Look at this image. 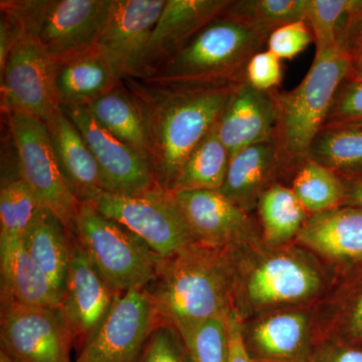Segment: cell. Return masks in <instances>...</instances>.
Wrapping results in <instances>:
<instances>
[{
	"mask_svg": "<svg viewBox=\"0 0 362 362\" xmlns=\"http://www.w3.org/2000/svg\"><path fill=\"white\" fill-rule=\"evenodd\" d=\"M230 0H166L144 59L146 78L206 26L221 16Z\"/></svg>",
	"mask_w": 362,
	"mask_h": 362,
	"instance_id": "cell-17",
	"label": "cell"
},
{
	"mask_svg": "<svg viewBox=\"0 0 362 362\" xmlns=\"http://www.w3.org/2000/svg\"><path fill=\"white\" fill-rule=\"evenodd\" d=\"M137 362H192L180 332L166 323H159L145 343Z\"/></svg>",
	"mask_w": 362,
	"mask_h": 362,
	"instance_id": "cell-35",
	"label": "cell"
},
{
	"mask_svg": "<svg viewBox=\"0 0 362 362\" xmlns=\"http://www.w3.org/2000/svg\"><path fill=\"white\" fill-rule=\"evenodd\" d=\"M57 64L39 45L20 32L0 68L2 108L8 113L47 122L62 110L56 87Z\"/></svg>",
	"mask_w": 362,
	"mask_h": 362,
	"instance_id": "cell-9",
	"label": "cell"
},
{
	"mask_svg": "<svg viewBox=\"0 0 362 362\" xmlns=\"http://www.w3.org/2000/svg\"><path fill=\"white\" fill-rule=\"evenodd\" d=\"M86 106L105 130L150 160L148 140L141 114L122 82Z\"/></svg>",
	"mask_w": 362,
	"mask_h": 362,
	"instance_id": "cell-26",
	"label": "cell"
},
{
	"mask_svg": "<svg viewBox=\"0 0 362 362\" xmlns=\"http://www.w3.org/2000/svg\"><path fill=\"white\" fill-rule=\"evenodd\" d=\"M166 0H113L98 51L119 81L144 75L150 37Z\"/></svg>",
	"mask_w": 362,
	"mask_h": 362,
	"instance_id": "cell-12",
	"label": "cell"
},
{
	"mask_svg": "<svg viewBox=\"0 0 362 362\" xmlns=\"http://www.w3.org/2000/svg\"><path fill=\"white\" fill-rule=\"evenodd\" d=\"M233 268L228 249L190 245L158 257L153 280L143 291L159 323L185 329L232 309Z\"/></svg>",
	"mask_w": 362,
	"mask_h": 362,
	"instance_id": "cell-2",
	"label": "cell"
},
{
	"mask_svg": "<svg viewBox=\"0 0 362 362\" xmlns=\"http://www.w3.org/2000/svg\"><path fill=\"white\" fill-rule=\"evenodd\" d=\"M308 158L337 175L362 173V128H322L312 142Z\"/></svg>",
	"mask_w": 362,
	"mask_h": 362,
	"instance_id": "cell-31",
	"label": "cell"
},
{
	"mask_svg": "<svg viewBox=\"0 0 362 362\" xmlns=\"http://www.w3.org/2000/svg\"><path fill=\"white\" fill-rule=\"evenodd\" d=\"M0 362H16L11 358L6 352H4V350L0 349Z\"/></svg>",
	"mask_w": 362,
	"mask_h": 362,
	"instance_id": "cell-45",
	"label": "cell"
},
{
	"mask_svg": "<svg viewBox=\"0 0 362 362\" xmlns=\"http://www.w3.org/2000/svg\"><path fill=\"white\" fill-rule=\"evenodd\" d=\"M4 164L0 188V235L23 238L40 206L21 178L14 146L13 158Z\"/></svg>",
	"mask_w": 362,
	"mask_h": 362,
	"instance_id": "cell-30",
	"label": "cell"
},
{
	"mask_svg": "<svg viewBox=\"0 0 362 362\" xmlns=\"http://www.w3.org/2000/svg\"><path fill=\"white\" fill-rule=\"evenodd\" d=\"M307 0H230L223 16L250 26L265 37L293 21H305Z\"/></svg>",
	"mask_w": 362,
	"mask_h": 362,
	"instance_id": "cell-33",
	"label": "cell"
},
{
	"mask_svg": "<svg viewBox=\"0 0 362 362\" xmlns=\"http://www.w3.org/2000/svg\"><path fill=\"white\" fill-rule=\"evenodd\" d=\"M267 42L265 35L221 14L142 81L175 89L235 87L247 81L250 59Z\"/></svg>",
	"mask_w": 362,
	"mask_h": 362,
	"instance_id": "cell-3",
	"label": "cell"
},
{
	"mask_svg": "<svg viewBox=\"0 0 362 362\" xmlns=\"http://www.w3.org/2000/svg\"><path fill=\"white\" fill-rule=\"evenodd\" d=\"M297 239L327 258L362 259V209L339 206L311 214Z\"/></svg>",
	"mask_w": 362,
	"mask_h": 362,
	"instance_id": "cell-22",
	"label": "cell"
},
{
	"mask_svg": "<svg viewBox=\"0 0 362 362\" xmlns=\"http://www.w3.org/2000/svg\"><path fill=\"white\" fill-rule=\"evenodd\" d=\"M310 362H362V349L326 342L312 350Z\"/></svg>",
	"mask_w": 362,
	"mask_h": 362,
	"instance_id": "cell-39",
	"label": "cell"
},
{
	"mask_svg": "<svg viewBox=\"0 0 362 362\" xmlns=\"http://www.w3.org/2000/svg\"><path fill=\"white\" fill-rule=\"evenodd\" d=\"M258 211L264 238L270 245H280L297 237L309 218L292 188L273 183L259 197Z\"/></svg>",
	"mask_w": 362,
	"mask_h": 362,
	"instance_id": "cell-28",
	"label": "cell"
},
{
	"mask_svg": "<svg viewBox=\"0 0 362 362\" xmlns=\"http://www.w3.org/2000/svg\"><path fill=\"white\" fill-rule=\"evenodd\" d=\"M75 235L93 263L117 292L143 290L153 280L158 257L127 228L82 204Z\"/></svg>",
	"mask_w": 362,
	"mask_h": 362,
	"instance_id": "cell-6",
	"label": "cell"
},
{
	"mask_svg": "<svg viewBox=\"0 0 362 362\" xmlns=\"http://www.w3.org/2000/svg\"><path fill=\"white\" fill-rule=\"evenodd\" d=\"M361 6L358 0H307L305 21L313 35L316 54L347 51L352 18Z\"/></svg>",
	"mask_w": 362,
	"mask_h": 362,
	"instance_id": "cell-29",
	"label": "cell"
},
{
	"mask_svg": "<svg viewBox=\"0 0 362 362\" xmlns=\"http://www.w3.org/2000/svg\"><path fill=\"white\" fill-rule=\"evenodd\" d=\"M71 233L58 216L40 206L23 237L26 251L51 279L62 297L70 259Z\"/></svg>",
	"mask_w": 362,
	"mask_h": 362,
	"instance_id": "cell-24",
	"label": "cell"
},
{
	"mask_svg": "<svg viewBox=\"0 0 362 362\" xmlns=\"http://www.w3.org/2000/svg\"><path fill=\"white\" fill-rule=\"evenodd\" d=\"M62 109L96 159L105 192L136 194L158 185L149 159L105 130L86 105H62Z\"/></svg>",
	"mask_w": 362,
	"mask_h": 362,
	"instance_id": "cell-13",
	"label": "cell"
},
{
	"mask_svg": "<svg viewBox=\"0 0 362 362\" xmlns=\"http://www.w3.org/2000/svg\"><path fill=\"white\" fill-rule=\"evenodd\" d=\"M1 350L16 362H71L75 340L56 308L1 301Z\"/></svg>",
	"mask_w": 362,
	"mask_h": 362,
	"instance_id": "cell-10",
	"label": "cell"
},
{
	"mask_svg": "<svg viewBox=\"0 0 362 362\" xmlns=\"http://www.w3.org/2000/svg\"><path fill=\"white\" fill-rule=\"evenodd\" d=\"M279 170L280 160L274 137L230 157L225 182L218 192L247 213L258 206L259 197Z\"/></svg>",
	"mask_w": 362,
	"mask_h": 362,
	"instance_id": "cell-21",
	"label": "cell"
},
{
	"mask_svg": "<svg viewBox=\"0 0 362 362\" xmlns=\"http://www.w3.org/2000/svg\"><path fill=\"white\" fill-rule=\"evenodd\" d=\"M320 286V276L303 259L277 255L252 269L245 284V295L254 306H273L307 299Z\"/></svg>",
	"mask_w": 362,
	"mask_h": 362,
	"instance_id": "cell-18",
	"label": "cell"
},
{
	"mask_svg": "<svg viewBox=\"0 0 362 362\" xmlns=\"http://www.w3.org/2000/svg\"><path fill=\"white\" fill-rule=\"evenodd\" d=\"M249 343L256 362H310L313 350L308 319L296 312L264 319L252 329Z\"/></svg>",
	"mask_w": 362,
	"mask_h": 362,
	"instance_id": "cell-23",
	"label": "cell"
},
{
	"mask_svg": "<svg viewBox=\"0 0 362 362\" xmlns=\"http://www.w3.org/2000/svg\"><path fill=\"white\" fill-rule=\"evenodd\" d=\"M90 204L134 233L161 258L195 243L175 194L159 185L136 194L105 192Z\"/></svg>",
	"mask_w": 362,
	"mask_h": 362,
	"instance_id": "cell-7",
	"label": "cell"
},
{
	"mask_svg": "<svg viewBox=\"0 0 362 362\" xmlns=\"http://www.w3.org/2000/svg\"><path fill=\"white\" fill-rule=\"evenodd\" d=\"M350 331L354 337L362 339V295L354 307L350 320Z\"/></svg>",
	"mask_w": 362,
	"mask_h": 362,
	"instance_id": "cell-42",
	"label": "cell"
},
{
	"mask_svg": "<svg viewBox=\"0 0 362 362\" xmlns=\"http://www.w3.org/2000/svg\"><path fill=\"white\" fill-rule=\"evenodd\" d=\"M324 127L362 128V82L346 78L342 83Z\"/></svg>",
	"mask_w": 362,
	"mask_h": 362,
	"instance_id": "cell-36",
	"label": "cell"
},
{
	"mask_svg": "<svg viewBox=\"0 0 362 362\" xmlns=\"http://www.w3.org/2000/svg\"><path fill=\"white\" fill-rule=\"evenodd\" d=\"M117 292L93 263L77 235L71 233L70 259L61 311L80 349L108 315Z\"/></svg>",
	"mask_w": 362,
	"mask_h": 362,
	"instance_id": "cell-14",
	"label": "cell"
},
{
	"mask_svg": "<svg viewBox=\"0 0 362 362\" xmlns=\"http://www.w3.org/2000/svg\"><path fill=\"white\" fill-rule=\"evenodd\" d=\"M277 106L272 92L255 89L247 81L233 88L216 122L230 157L275 137Z\"/></svg>",
	"mask_w": 362,
	"mask_h": 362,
	"instance_id": "cell-16",
	"label": "cell"
},
{
	"mask_svg": "<svg viewBox=\"0 0 362 362\" xmlns=\"http://www.w3.org/2000/svg\"><path fill=\"white\" fill-rule=\"evenodd\" d=\"M121 82L141 114L157 183L173 192L183 164L218 122L235 87L175 89L136 78Z\"/></svg>",
	"mask_w": 362,
	"mask_h": 362,
	"instance_id": "cell-1",
	"label": "cell"
},
{
	"mask_svg": "<svg viewBox=\"0 0 362 362\" xmlns=\"http://www.w3.org/2000/svg\"><path fill=\"white\" fill-rule=\"evenodd\" d=\"M1 301L61 308V293L26 251L23 238L0 235Z\"/></svg>",
	"mask_w": 362,
	"mask_h": 362,
	"instance_id": "cell-20",
	"label": "cell"
},
{
	"mask_svg": "<svg viewBox=\"0 0 362 362\" xmlns=\"http://www.w3.org/2000/svg\"><path fill=\"white\" fill-rule=\"evenodd\" d=\"M292 190L309 216L339 207L347 192L339 175L309 158L297 169Z\"/></svg>",
	"mask_w": 362,
	"mask_h": 362,
	"instance_id": "cell-32",
	"label": "cell"
},
{
	"mask_svg": "<svg viewBox=\"0 0 362 362\" xmlns=\"http://www.w3.org/2000/svg\"><path fill=\"white\" fill-rule=\"evenodd\" d=\"M246 80L255 89L263 92L277 90L282 81L281 59L268 49L258 52L247 64Z\"/></svg>",
	"mask_w": 362,
	"mask_h": 362,
	"instance_id": "cell-38",
	"label": "cell"
},
{
	"mask_svg": "<svg viewBox=\"0 0 362 362\" xmlns=\"http://www.w3.org/2000/svg\"><path fill=\"white\" fill-rule=\"evenodd\" d=\"M194 242L216 249H233L256 240L249 214L216 190L173 192Z\"/></svg>",
	"mask_w": 362,
	"mask_h": 362,
	"instance_id": "cell-15",
	"label": "cell"
},
{
	"mask_svg": "<svg viewBox=\"0 0 362 362\" xmlns=\"http://www.w3.org/2000/svg\"><path fill=\"white\" fill-rule=\"evenodd\" d=\"M228 335H230V362H256L247 349L244 326L239 313L230 310L228 313Z\"/></svg>",
	"mask_w": 362,
	"mask_h": 362,
	"instance_id": "cell-40",
	"label": "cell"
},
{
	"mask_svg": "<svg viewBox=\"0 0 362 362\" xmlns=\"http://www.w3.org/2000/svg\"><path fill=\"white\" fill-rule=\"evenodd\" d=\"M362 47V6L352 18L347 40V51L354 54Z\"/></svg>",
	"mask_w": 362,
	"mask_h": 362,
	"instance_id": "cell-41",
	"label": "cell"
},
{
	"mask_svg": "<svg viewBox=\"0 0 362 362\" xmlns=\"http://www.w3.org/2000/svg\"><path fill=\"white\" fill-rule=\"evenodd\" d=\"M230 311L178 330L192 362H230Z\"/></svg>",
	"mask_w": 362,
	"mask_h": 362,
	"instance_id": "cell-34",
	"label": "cell"
},
{
	"mask_svg": "<svg viewBox=\"0 0 362 362\" xmlns=\"http://www.w3.org/2000/svg\"><path fill=\"white\" fill-rule=\"evenodd\" d=\"M11 139L21 178L40 206L59 216L75 233L80 202L66 187L59 170L49 131L44 121L20 113H8Z\"/></svg>",
	"mask_w": 362,
	"mask_h": 362,
	"instance_id": "cell-8",
	"label": "cell"
},
{
	"mask_svg": "<svg viewBox=\"0 0 362 362\" xmlns=\"http://www.w3.org/2000/svg\"><path fill=\"white\" fill-rule=\"evenodd\" d=\"M349 80L362 82V47L351 54V73Z\"/></svg>",
	"mask_w": 362,
	"mask_h": 362,
	"instance_id": "cell-43",
	"label": "cell"
},
{
	"mask_svg": "<svg viewBox=\"0 0 362 362\" xmlns=\"http://www.w3.org/2000/svg\"><path fill=\"white\" fill-rule=\"evenodd\" d=\"M312 42L314 37L306 21H293L271 33L267 49L280 59H292L304 52Z\"/></svg>",
	"mask_w": 362,
	"mask_h": 362,
	"instance_id": "cell-37",
	"label": "cell"
},
{
	"mask_svg": "<svg viewBox=\"0 0 362 362\" xmlns=\"http://www.w3.org/2000/svg\"><path fill=\"white\" fill-rule=\"evenodd\" d=\"M62 175L80 204H90L105 194L96 159L77 126L62 109L45 122Z\"/></svg>",
	"mask_w": 362,
	"mask_h": 362,
	"instance_id": "cell-19",
	"label": "cell"
},
{
	"mask_svg": "<svg viewBox=\"0 0 362 362\" xmlns=\"http://www.w3.org/2000/svg\"><path fill=\"white\" fill-rule=\"evenodd\" d=\"M158 324L146 293H120L101 326L78 350L75 362H137Z\"/></svg>",
	"mask_w": 362,
	"mask_h": 362,
	"instance_id": "cell-11",
	"label": "cell"
},
{
	"mask_svg": "<svg viewBox=\"0 0 362 362\" xmlns=\"http://www.w3.org/2000/svg\"><path fill=\"white\" fill-rule=\"evenodd\" d=\"M350 73L351 54L341 49H330L316 54L308 73L295 89L273 90L280 170H297L308 159L312 142L325 125L337 90Z\"/></svg>",
	"mask_w": 362,
	"mask_h": 362,
	"instance_id": "cell-4",
	"label": "cell"
},
{
	"mask_svg": "<svg viewBox=\"0 0 362 362\" xmlns=\"http://www.w3.org/2000/svg\"><path fill=\"white\" fill-rule=\"evenodd\" d=\"M113 0H1V13L54 62L96 49Z\"/></svg>",
	"mask_w": 362,
	"mask_h": 362,
	"instance_id": "cell-5",
	"label": "cell"
},
{
	"mask_svg": "<svg viewBox=\"0 0 362 362\" xmlns=\"http://www.w3.org/2000/svg\"><path fill=\"white\" fill-rule=\"evenodd\" d=\"M346 197L350 204L362 209V180L357 181L349 192H346Z\"/></svg>",
	"mask_w": 362,
	"mask_h": 362,
	"instance_id": "cell-44",
	"label": "cell"
},
{
	"mask_svg": "<svg viewBox=\"0 0 362 362\" xmlns=\"http://www.w3.org/2000/svg\"><path fill=\"white\" fill-rule=\"evenodd\" d=\"M120 82L97 47L57 65L56 87L62 105H88Z\"/></svg>",
	"mask_w": 362,
	"mask_h": 362,
	"instance_id": "cell-25",
	"label": "cell"
},
{
	"mask_svg": "<svg viewBox=\"0 0 362 362\" xmlns=\"http://www.w3.org/2000/svg\"><path fill=\"white\" fill-rule=\"evenodd\" d=\"M230 160V152L221 142L216 124L183 164L173 192H218L225 182Z\"/></svg>",
	"mask_w": 362,
	"mask_h": 362,
	"instance_id": "cell-27",
	"label": "cell"
}]
</instances>
